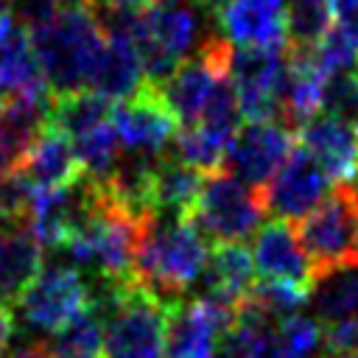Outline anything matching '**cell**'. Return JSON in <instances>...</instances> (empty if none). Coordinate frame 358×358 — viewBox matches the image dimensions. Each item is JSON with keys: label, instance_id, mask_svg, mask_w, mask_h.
<instances>
[{"label": "cell", "instance_id": "7c38bea8", "mask_svg": "<svg viewBox=\"0 0 358 358\" xmlns=\"http://www.w3.org/2000/svg\"><path fill=\"white\" fill-rule=\"evenodd\" d=\"M296 145L305 148L330 179L358 185V126L333 115H313L299 126Z\"/></svg>", "mask_w": 358, "mask_h": 358}, {"label": "cell", "instance_id": "1f68e13d", "mask_svg": "<svg viewBox=\"0 0 358 358\" xmlns=\"http://www.w3.org/2000/svg\"><path fill=\"white\" fill-rule=\"evenodd\" d=\"M8 358H48V355H45V347H34V344H28V347L14 350Z\"/></svg>", "mask_w": 358, "mask_h": 358}, {"label": "cell", "instance_id": "836d02e7", "mask_svg": "<svg viewBox=\"0 0 358 358\" xmlns=\"http://www.w3.org/2000/svg\"><path fill=\"white\" fill-rule=\"evenodd\" d=\"M0 358H3V347H0Z\"/></svg>", "mask_w": 358, "mask_h": 358}, {"label": "cell", "instance_id": "d6986e66", "mask_svg": "<svg viewBox=\"0 0 358 358\" xmlns=\"http://www.w3.org/2000/svg\"><path fill=\"white\" fill-rule=\"evenodd\" d=\"M201 182H204V171H199L196 165H190L179 157L159 154L157 168H154V182H151L154 210L187 218L196 204V196L201 190Z\"/></svg>", "mask_w": 358, "mask_h": 358}, {"label": "cell", "instance_id": "83f0119b", "mask_svg": "<svg viewBox=\"0 0 358 358\" xmlns=\"http://www.w3.org/2000/svg\"><path fill=\"white\" fill-rule=\"evenodd\" d=\"M322 109L324 115L358 126V70H344L324 78Z\"/></svg>", "mask_w": 358, "mask_h": 358}, {"label": "cell", "instance_id": "9c48e42d", "mask_svg": "<svg viewBox=\"0 0 358 358\" xmlns=\"http://www.w3.org/2000/svg\"><path fill=\"white\" fill-rule=\"evenodd\" d=\"M235 310L199 296L168 302L165 358H215L218 336L232 324Z\"/></svg>", "mask_w": 358, "mask_h": 358}, {"label": "cell", "instance_id": "ffe728a7", "mask_svg": "<svg viewBox=\"0 0 358 358\" xmlns=\"http://www.w3.org/2000/svg\"><path fill=\"white\" fill-rule=\"evenodd\" d=\"M112 103L109 98H103L95 90H73V92H59L50 101V115H48V126L67 134L70 140H76L78 134L106 123L112 117Z\"/></svg>", "mask_w": 358, "mask_h": 358}, {"label": "cell", "instance_id": "7a4b0ae2", "mask_svg": "<svg viewBox=\"0 0 358 358\" xmlns=\"http://www.w3.org/2000/svg\"><path fill=\"white\" fill-rule=\"evenodd\" d=\"M28 36L53 95L90 87L106 39L84 0L64 3L48 22L28 28Z\"/></svg>", "mask_w": 358, "mask_h": 358}, {"label": "cell", "instance_id": "6da1fadb", "mask_svg": "<svg viewBox=\"0 0 358 358\" xmlns=\"http://www.w3.org/2000/svg\"><path fill=\"white\" fill-rule=\"evenodd\" d=\"M207 249V238L190 218L151 210L137 218L131 271L162 302H173L199 280Z\"/></svg>", "mask_w": 358, "mask_h": 358}, {"label": "cell", "instance_id": "d6a6232c", "mask_svg": "<svg viewBox=\"0 0 358 358\" xmlns=\"http://www.w3.org/2000/svg\"><path fill=\"white\" fill-rule=\"evenodd\" d=\"M327 358H358V355H327Z\"/></svg>", "mask_w": 358, "mask_h": 358}, {"label": "cell", "instance_id": "4fadbf2b", "mask_svg": "<svg viewBox=\"0 0 358 358\" xmlns=\"http://www.w3.org/2000/svg\"><path fill=\"white\" fill-rule=\"evenodd\" d=\"M53 92L8 95L0 101V173L22 165L36 137L48 129Z\"/></svg>", "mask_w": 358, "mask_h": 358}, {"label": "cell", "instance_id": "d4e9b609", "mask_svg": "<svg viewBox=\"0 0 358 358\" xmlns=\"http://www.w3.org/2000/svg\"><path fill=\"white\" fill-rule=\"evenodd\" d=\"M313 59L324 76L358 70V28L333 22L313 45Z\"/></svg>", "mask_w": 358, "mask_h": 358}, {"label": "cell", "instance_id": "52a82bcc", "mask_svg": "<svg viewBox=\"0 0 358 358\" xmlns=\"http://www.w3.org/2000/svg\"><path fill=\"white\" fill-rule=\"evenodd\" d=\"M294 148L296 131L282 120H246L227 148L224 168L255 187H266Z\"/></svg>", "mask_w": 358, "mask_h": 358}, {"label": "cell", "instance_id": "2e32d148", "mask_svg": "<svg viewBox=\"0 0 358 358\" xmlns=\"http://www.w3.org/2000/svg\"><path fill=\"white\" fill-rule=\"evenodd\" d=\"M45 246L28 221L0 224V302L11 305L28 288V282L39 274Z\"/></svg>", "mask_w": 358, "mask_h": 358}, {"label": "cell", "instance_id": "8fae6325", "mask_svg": "<svg viewBox=\"0 0 358 358\" xmlns=\"http://www.w3.org/2000/svg\"><path fill=\"white\" fill-rule=\"evenodd\" d=\"M327 190L330 176L324 173V168L305 148H294L282 168L263 187L266 213H271L274 218L296 221L310 213L327 196Z\"/></svg>", "mask_w": 358, "mask_h": 358}, {"label": "cell", "instance_id": "603a6c76", "mask_svg": "<svg viewBox=\"0 0 358 358\" xmlns=\"http://www.w3.org/2000/svg\"><path fill=\"white\" fill-rule=\"evenodd\" d=\"M330 25L327 0H285V48H313Z\"/></svg>", "mask_w": 358, "mask_h": 358}, {"label": "cell", "instance_id": "ac0fdd59", "mask_svg": "<svg viewBox=\"0 0 358 358\" xmlns=\"http://www.w3.org/2000/svg\"><path fill=\"white\" fill-rule=\"evenodd\" d=\"M20 168L36 185V190L67 185L81 173V165L73 151V140L50 126L36 137Z\"/></svg>", "mask_w": 358, "mask_h": 358}, {"label": "cell", "instance_id": "277c9868", "mask_svg": "<svg viewBox=\"0 0 358 358\" xmlns=\"http://www.w3.org/2000/svg\"><path fill=\"white\" fill-rule=\"evenodd\" d=\"M291 227L313 277L338 266H358V185L338 182Z\"/></svg>", "mask_w": 358, "mask_h": 358}, {"label": "cell", "instance_id": "44dd1931", "mask_svg": "<svg viewBox=\"0 0 358 358\" xmlns=\"http://www.w3.org/2000/svg\"><path fill=\"white\" fill-rule=\"evenodd\" d=\"M316 322H336L358 310V266H338L313 277L310 299Z\"/></svg>", "mask_w": 358, "mask_h": 358}, {"label": "cell", "instance_id": "8992f818", "mask_svg": "<svg viewBox=\"0 0 358 358\" xmlns=\"http://www.w3.org/2000/svg\"><path fill=\"white\" fill-rule=\"evenodd\" d=\"M14 308L31 330L53 333L90 308V288L76 266H42L39 274L14 302Z\"/></svg>", "mask_w": 358, "mask_h": 358}, {"label": "cell", "instance_id": "e0dca14e", "mask_svg": "<svg viewBox=\"0 0 358 358\" xmlns=\"http://www.w3.org/2000/svg\"><path fill=\"white\" fill-rule=\"evenodd\" d=\"M103 39L106 42H103L101 59L95 64V73H92V81L87 90H95L109 101L131 98L145 84L140 53H137L134 42L126 36L103 34Z\"/></svg>", "mask_w": 358, "mask_h": 358}, {"label": "cell", "instance_id": "f546056e", "mask_svg": "<svg viewBox=\"0 0 358 358\" xmlns=\"http://www.w3.org/2000/svg\"><path fill=\"white\" fill-rule=\"evenodd\" d=\"M333 22H344L358 28V0H327Z\"/></svg>", "mask_w": 358, "mask_h": 358}, {"label": "cell", "instance_id": "4dcf8cb0", "mask_svg": "<svg viewBox=\"0 0 358 358\" xmlns=\"http://www.w3.org/2000/svg\"><path fill=\"white\" fill-rule=\"evenodd\" d=\"M90 8H134V6H148L157 0H84Z\"/></svg>", "mask_w": 358, "mask_h": 358}, {"label": "cell", "instance_id": "f1b7e54d", "mask_svg": "<svg viewBox=\"0 0 358 358\" xmlns=\"http://www.w3.org/2000/svg\"><path fill=\"white\" fill-rule=\"evenodd\" d=\"M36 185L22 173V168L0 173V224L28 221Z\"/></svg>", "mask_w": 358, "mask_h": 358}, {"label": "cell", "instance_id": "3957f363", "mask_svg": "<svg viewBox=\"0 0 358 358\" xmlns=\"http://www.w3.org/2000/svg\"><path fill=\"white\" fill-rule=\"evenodd\" d=\"M92 313L103 327L106 358H162L168 302L137 277L126 280L117 296Z\"/></svg>", "mask_w": 358, "mask_h": 358}, {"label": "cell", "instance_id": "5b68a950", "mask_svg": "<svg viewBox=\"0 0 358 358\" xmlns=\"http://www.w3.org/2000/svg\"><path fill=\"white\" fill-rule=\"evenodd\" d=\"M263 215H266L263 187L238 179L232 171L221 165L204 171L201 190L187 218L213 243H227V241H246L249 235H255Z\"/></svg>", "mask_w": 358, "mask_h": 358}, {"label": "cell", "instance_id": "4316f807", "mask_svg": "<svg viewBox=\"0 0 358 358\" xmlns=\"http://www.w3.org/2000/svg\"><path fill=\"white\" fill-rule=\"evenodd\" d=\"M277 344L282 358H313L322 347V324L313 316H285L277 327Z\"/></svg>", "mask_w": 358, "mask_h": 358}, {"label": "cell", "instance_id": "7402d4cb", "mask_svg": "<svg viewBox=\"0 0 358 358\" xmlns=\"http://www.w3.org/2000/svg\"><path fill=\"white\" fill-rule=\"evenodd\" d=\"M45 355L48 358H106L101 319L90 308L81 310L67 324L53 330L50 341L45 344Z\"/></svg>", "mask_w": 358, "mask_h": 358}, {"label": "cell", "instance_id": "5bb4252c", "mask_svg": "<svg viewBox=\"0 0 358 358\" xmlns=\"http://www.w3.org/2000/svg\"><path fill=\"white\" fill-rule=\"evenodd\" d=\"M201 296L235 310L255 285V260L243 241L213 243L207 249V263L199 274Z\"/></svg>", "mask_w": 358, "mask_h": 358}, {"label": "cell", "instance_id": "30bf717a", "mask_svg": "<svg viewBox=\"0 0 358 358\" xmlns=\"http://www.w3.org/2000/svg\"><path fill=\"white\" fill-rule=\"evenodd\" d=\"M112 126L123 148L162 154L171 145L179 129V120L165 106L157 87L145 81L131 98L112 103Z\"/></svg>", "mask_w": 358, "mask_h": 358}, {"label": "cell", "instance_id": "ba28073f", "mask_svg": "<svg viewBox=\"0 0 358 358\" xmlns=\"http://www.w3.org/2000/svg\"><path fill=\"white\" fill-rule=\"evenodd\" d=\"M285 62V48L241 45L229 56V81L243 120L277 117V78Z\"/></svg>", "mask_w": 358, "mask_h": 358}, {"label": "cell", "instance_id": "cb8c5ba5", "mask_svg": "<svg viewBox=\"0 0 358 358\" xmlns=\"http://www.w3.org/2000/svg\"><path fill=\"white\" fill-rule=\"evenodd\" d=\"M73 151H76V159H78L84 173L103 179L120 154V140H117V131L112 126V117L106 123L78 134L73 140Z\"/></svg>", "mask_w": 358, "mask_h": 358}, {"label": "cell", "instance_id": "9a60e30c", "mask_svg": "<svg viewBox=\"0 0 358 358\" xmlns=\"http://www.w3.org/2000/svg\"><path fill=\"white\" fill-rule=\"evenodd\" d=\"M255 268L266 280H285L299 285H313V268L294 235L291 221L271 218L255 229Z\"/></svg>", "mask_w": 358, "mask_h": 358}, {"label": "cell", "instance_id": "484cf974", "mask_svg": "<svg viewBox=\"0 0 358 358\" xmlns=\"http://www.w3.org/2000/svg\"><path fill=\"white\" fill-rule=\"evenodd\" d=\"M249 299H252L263 313H268L274 322H280V319H285V316L299 313V308L308 305V299H310V285L260 277V280L252 285Z\"/></svg>", "mask_w": 358, "mask_h": 358}]
</instances>
